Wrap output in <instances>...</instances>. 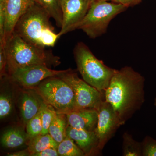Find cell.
<instances>
[{"label":"cell","instance_id":"7a4b0ae2","mask_svg":"<svg viewBox=\"0 0 156 156\" xmlns=\"http://www.w3.org/2000/svg\"><path fill=\"white\" fill-rule=\"evenodd\" d=\"M7 57V73L11 70L35 65L49 67L61 63L60 58L52 51L45 50L26 42L13 32L5 44Z\"/></svg>","mask_w":156,"mask_h":156},{"label":"cell","instance_id":"f1b7e54d","mask_svg":"<svg viewBox=\"0 0 156 156\" xmlns=\"http://www.w3.org/2000/svg\"><path fill=\"white\" fill-rule=\"evenodd\" d=\"M7 155L9 156H30V154L28 151L27 149L24 150L8 154Z\"/></svg>","mask_w":156,"mask_h":156},{"label":"cell","instance_id":"1f68e13d","mask_svg":"<svg viewBox=\"0 0 156 156\" xmlns=\"http://www.w3.org/2000/svg\"><path fill=\"white\" fill-rule=\"evenodd\" d=\"M98 1H112V0H98Z\"/></svg>","mask_w":156,"mask_h":156},{"label":"cell","instance_id":"4fadbf2b","mask_svg":"<svg viewBox=\"0 0 156 156\" xmlns=\"http://www.w3.org/2000/svg\"><path fill=\"white\" fill-rule=\"evenodd\" d=\"M69 126L87 131H95L98 111L95 109H76L66 114Z\"/></svg>","mask_w":156,"mask_h":156},{"label":"cell","instance_id":"ffe728a7","mask_svg":"<svg viewBox=\"0 0 156 156\" xmlns=\"http://www.w3.org/2000/svg\"><path fill=\"white\" fill-rule=\"evenodd\" d=\"M73 140L67 136L58 144L57 151L59 156H83L84 152L75 144Z\"/></svg>","mask_w":156,"mask_h":156},{"label":"cell","instance_id":"83f0119b","mask_svg":"<svg viewBox=\"0 0 156 156\" xmlns=\"http://www.w3.org/2000/svg\"><path fill=\"white\" fill-rule=\"evenodd\" d=\"M143 0H112V2L122 4L127 8L135 5L141 2Z\"/></svg>","mask_w":156,"mask_h":156},{"label":"cell","instance_id":"5bb4252c","mask_svg":"<svg viewBox=\"0 0 156 156\" xmlns=\"http://www.w3.org/2000/svg\"><path fill=\"white\" fill-rule=\"evenodd\" d=\"M35 91H27L23 92L20 98V114L25 125L38 113L43 99L38 97Z\"/></svg>","mask_w":156,"mask_h":156},{"label":"cell","instance_id":"30bf717a","mask_svg":"<svg viewBox=\"0 0 156 156\" xmlns=\"http://www.w3.org/2000/svg\"><path fill=\"white\" fill-rule=\"evenodd\" d=\"M61 3L62 23L58 33L59 38L75 30L76 26L85 17L90 6L88 0H67Z\"/></svg>","mask_w":156,"mask_h":156},{"label":"cell","instance_id":"484cf974","mask_svg":"<svg viewBox=\"0 0 156 156\" xmlns=\"http://www.w3.org/2000/svg\"><path fill=\"white\" fill-rule=\"evenodd\" d=\"M0 75L1 78L7 76V57L5 44L0 43Z\"/></svg>","mask_w":156,"mask_h":156},{"label":"cell","instance_id":"e0dca14e","mask_svg":"<svg viewBox=\"0 0 156 156\" xmlns=\"http://www.w3.org/2000/svg\"><path fill=\"white\" fill-rule=\"evenodd\" d=\"M58 144L55 141L50 134L40 135L29 140L27 150L30 156L33 154L41 151L48 147L57 149Z\"/></svg>","mask_w":156,"mask_h":156},{"label":"cell","instance_id":"ac0fdd59","mask_svg":"<svg viewBox=\"0 0 156 156\" xmlns=\"http://www.w3.org/2000/svg\"><path fill=\"white\" fill-rule=\"evenodd\" d=\"M48 12L55 20L56 25L61 28L62 23V11L60 0H34Z\"/></svg>","mask_w":156,"mask_h":156},{"label":"cell","instance_id":"603a6c76","mask_svg":"<svg viewBox=\"0 0 156 156\" xmlns=\"http://www.w3.org/2000/svg\"><path fill=\"white\" fill-rule=\"evenodd\" d=\"M12 101L11 95L7 93H2L0 96V118L5 119L11 113Z\"/></svg>","mask_w":156,"mask_h":156},{"label":"cell","instance_id":"8992f818","mask_svg":"<svg viewBox=\"0 0 156 156\" xmlns=\"http://www.w3.org/2000/svg\"><path fill=\"white\" fill-rule=\"evenodd\" d=\"M50 18L48 12L35 2L20 18L14 31L29 44L45 48L42 44V35L47 29L54 28Z\"/></svg>","mask_w":156,"mask_h":156},{"label":"cell","instance_id":"5b68a950","mask_svg":"<svg viewBox=\"0 0 156 156\" xmlns=\"http://www.w3.org/2000/svg\"><path fill=\"white\" fill-rule=\"evenodd\" d=\"M34 90L46 103L53 107L58 114L76 109V99L72 88L59 76L44 80Z\"/></svg>","mask_w":156,"mask_h":156},{"label":"cell","instance_id":"d6a6232c","mask_svg":"<svg viewBox=\"0 0 156 156\" xmlns=\"http://www.w3.org/2000/svg\"><path fill=\"white\" fill-rule=\"evenodd\" d=\"M60 2H65V1H67V0H60Z\"/></svg>","mask_w":156,"mask_h":156},{"label":"cell","instance_id":"ba28073f","mask_svg":"<svg viewBox=\"0 0 156 156\" xmlns=\"http://www.w3.org/2000/svg\"><path fill=\"white\" fill-rule=\"evenodd\" d=\"M56 70L43 65H35L18 68L8 72L11 81L25 88H33L48 78L58 76L70 70Z\"/></svg>","mask_w":156,"mask_h":156},{"label":"cell","instance_id":"6da1fadb","mask_svg":"<svg viewBox=\"0 0 156 156\" xmlns=\"http://www.w3.org/2000/svg\"><path fill=\"white\" fill-rule=\"evenodd\" d=\"M145 79L130 66L117 70L105 91V99L122 125L141 108L145 101Z\"/></svg>","mask_w":156,"mask_h":156},{"label":"cell","instance_id":"7c38bea8","mask_svg":"<svg viewBox=\"0 0 156 156\" xmlns=\"http://www.w3.org/2000/svg\"><path fill=\"white\" fill-rule=\"evenodd\" d=\"M67 136L73 140L77 145L84 152L86 156L99 153L98 137L95 131H87L68 126Z\"/></svg>","mask_w":156,"mask_h":156},{"label":"cell","instance_id":"f546056e","mask_svg":"<svg viewBox=\"0 0 156 156\" xmlns=\"http://www.w3.org/2000/svg\"><path fill=\"white\" fill-rule=\"evenodd\" d=\"M89 1V3H90V5L93 2H95V1H98V0H88Z\"/></svg>","mask_w":156,"mask_h":156},{"label":"cell","instance_id":"cb8c5ba5","mask_svg":"<svg viewBox=\"0 0 156 156\" xmlns=\"http://www.w3.org/2000/svg\"><path fill=\"white\" fill-rule=\"evenodd\" d=\"M142 156H156V140L151 136H145L141 142Z\"/></svg>","mask_w":156,"mask_h":156},{"label":"cell","instance_id":"d6986e66","mask_svg":"<svg viewBox=\"0 0 156 156\" xmlns=\"http://www.w3.org/2000/svg\"><path fill=\"white\" fill-rule=\"evenodd\" d=\"M122 138L123 156H142L141 142L134 140L128 132L124 133Z\"/></svg>","mask_w":156,"mask_h":156},{"label":"cell","instance_id":"4316f807","mask_svg":"<svg viewBox=\"0 0 156 156\" xmlns=\"http://www.w3.org/2000/svg\"><path fill=\"white\" fill-rule=\"evenodd\" d=\"M59 156L56 149L48 147L39 152L33 154L32 156Z\"/></svg>","mask_w":156,"mask_h":156},{"label":"cell","instance_id":"8fae6325","mask_svg":"<svg viewBox=\"0 0 156 156\" xmlns=\"http://www.w3.org/2000/svg\"><path fill=\"white\" fill-rule=\"evenodd\" d=\"M5 8L6 20L5 41L6 42L14 32L20 18L35 2L34 0H0Z\"/></svg>","mask_w":156,"mask_h":156},{"label":"cell","instance_id":"3957f363","mask_svg":"<svg viewBox=\"0 0 156 156\" xmlns=\"http://www.w3.org/2000/svg\"><path fill=\"white\" fill-rule=\"evenodd\" d=\"M74 55L83 80L99 91L105 92L117 70L107 66L96 58L83 42L76 45Z\"/></svg>","mask_w":156,"mask_h":156},{"label":"cell","instance_id":"d4e9b609","mask_svg":"<svg viewBox=\"0 0 156 156\" xmlns=\"http://www.w3.org/2000/svg\"><path fill=\"white\" fill-rule=\"evenodd\" d=\"M54 30V28H48L44 31L41 37L42 44L44 47H54L59 38L58 34L55 33Z\"/></svg>","mask_w":156,"mask_h":156},{"label":"cell","instance_id":"44dd1931","mask_svg":"<svg viewBox=\"0 0 156 156\" xmlns=\"http://www.w3.org/2000/svg\"><path fill=\"white\" fill-rule=\"evenodd\" d=\"M43 126L41 135L49 134V129L53 117L57 113L55 109L43 101L40 109Z\"/></svg>","mask_w":156,"mask_h":156},{"label":"cell","instance_id":"7402d4cb","mask_svg":"<svg viewBox=\"0 0 156 156\" xmlns=\"http://www.w3.org/2000/svg\"><path fill=\"white\" fill-rule=\"evenodd\" d=\"M26 132L29 140L41 135L43 126L40 111L32 119L29 121L26 125Z\"/></svg>","mask_w":156,"mask_h":156},{"label":"cell","instance_id":"2e32d148","mask_svg":"<svg viewBox=\"0 0 156 156\" xmlns=\"http://www.w3.org/2000/svg\"><path fill=\"white\" fill-rule=\"evenodd\" d=\"M69 125L67 117L64 114L56 113L53 117L49 129V134L58 144L67 136Z\"/></svg>","mask_w":156,"mask_h":156},{"label":"cell","instance_id":"52a82bcc","mask_svg":"<svg viewBox=\"0 0 156 156\" xmlns=\"http://www.w3.org/2000/svg\"><path fill=\"white\" fill-rule=\"evenodd\" d=\"M58 76L67 83L73 90L76 109H95L98 110L105 100V92L99 91L81 80L72 70Z\"/></svg>","mask_w":156,"mask_h":156},{"label":"cell","instance_id":"9a60e30c","mask_svg":"<svg viewBox=\"0 0 156 156\" xmlns=\"http://www.w3.org/2000/svg\"><path fill=\"white\" fill-rule=\"evenodd\" d=\"M29 140L27 133L19 128H11L6 130L1 136V144L6 148H15L23 145Z\"/></svg>","mask_w":156,"mask_h":156},{"label":"cell","instance_id":"9c48e42d","mask_svg":"<svg viewBox=\"0 0 156 156\" xmlns=\"http://www.w3.org/2000/svg\"><path fill=\"white\" fill-rule=\"evenodd\" d=\"M98 111V121L95 131L98 137V149L101 151L122 124L118 118L114 108L105 100Z\"/></svg>","mask_w":156,"mask_h":156},{"label":"cell","instance_id":"277c9868","mask_svg":"<svg viewBox=\"0 0 156 156\" xmlns=\"http://www.w3.org/2000/svg\"><path fill=\"white\" fill-rule=\"evenodd\" d=\"M127 8L113 2L95 1L90 5L87 14L75 30H81L90 38H96L106 32L112 20Z\"/></svg>","mask_w":156,"mask_h":156},{"label":"cell","instance_id":"4dcf8cb0","mask_svg":"<svg viewBox=\"0 0 156 156\" xmlns=\"http://www.w3.org/2000/svg\"><path fill=\"white\" fill-rule=\"evenodd\" d=\"M154 105L155 107L156 110V97L155 98V99H154Z\"/></svg>","mask_w":156,"mask_h":156}]
</instances>
